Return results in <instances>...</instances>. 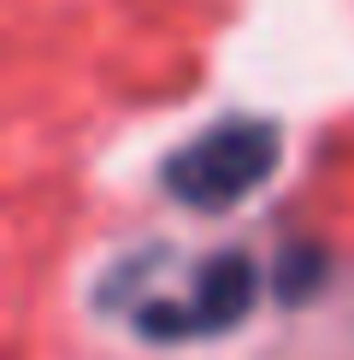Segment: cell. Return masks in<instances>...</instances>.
Returning <instances> with one entry per match:
<instances>
[{"instance_id":"6da1fadb","label":"cell","mask_w":354,"mask_h":360,"mask_svg":"<svg viewBox=\"0 0 354 360\" xmlns=\"http://www.w3.org/2000/svg\"><path fill=\"white\" fill-rule=\"evenodd\" d=\"M277 160H284V130L272 118L230 112L218 124L195 130L177 154H166L159 184L171 189V201L195 207V213H225L277 172Z\"/></svg>"},{"instance_id":"7a4b0ae2","label":"cell","mask_w":354,"mask_h":360,"mask_svg":"<svg viewBox=\"0 0 354 360\" xmlns=\"http://www.w3.org/2000/svg\"><path fill=\"white\" fill-rule=\"evenodd\" d=\"M254 295H260L254 260L248 254H213V260H201L189 302H148L136 313V325H142V337H159V342L213 337V331H230L236 319H248Z\"/></svg>"}]
</instances>
